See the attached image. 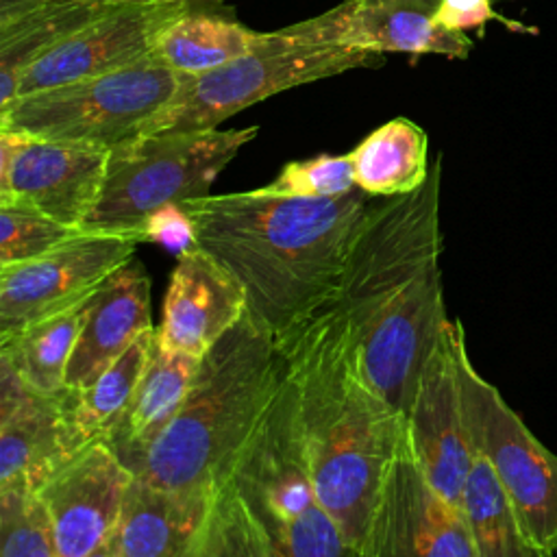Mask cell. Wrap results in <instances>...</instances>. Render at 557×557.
Segmentation results:
<instances>
[{"mask_svg":"<svg viewBox=\"0 0 557 557\" xmlns=\"http://www.w3.org/2000/svg\"><path fill=\"white\" fill-rule=\"evenodd\" d=\"M442 159L426 181L368 207L346 257L337 296L366 381L407 413L422 363L448 320L442 289Z\"/></svg>","mask_w":557,"mask_h":557,"instance_id":"cell-1","label":"cell"},{"mask_svg":"<svg viewBox=\"0 0 557 557\" xmlns=\"http://www.w3.org/2000/svg\"><path fill=\"white\" fill-rule=\"evenodd\" d=\"M355 189L335 198L276 196L261 187L181 200L198 246L242 283L248 313L281 346L339 292L352 237L372 205Z\"/></svg>","mask_w":557,"mask_h":557,"instance_id":"cell-2","label":"cell"},{"mask_svg":"<svg viewBox=\"0 0 557 557\" xmlns=\"http://www.w3.org/2000/svg\"><path fill=\"white\" fill-rule=\"evenodd\" d=\"M296 385L300 424L322 505L355 557H363L370 520L405 413L363 376L350 324L329 302L278 346Z\"/></svg>","mask_w":557,"mask_h":557,"instance_id":"cell-3","label":"cell"},{"mask_svg":"<svg viewBox=\"0 0 557 557\" xmlns=\"http://www.w3.org/2000/svg\"><path fill=\"white\" fill-rule=\"evenodd\" d=\"M342 529L320 500L300 424L296 385L285 379L211 483L191 557H346Z\"/></svg>","mask_w":557,"mask_h":557,"instance_id":"cell-4","label":"cell"},{"mask_svg":"<svg viewBox=\"0 0 557 557\" xmlns=\"http://www.w3.org/2000/svg\"><path fill=\"white\" fill-rule=\"evenodd\" d=\"M285 372V352L246 311L200 357L178 413L133 472L165 487L211 490L276 396Z\"/></svg>","mask_w":557,"mask_h":557,"instance_id":"cell-5","label":"cell"},{"mask_svg":"<svg viewBox=\"0 0 557 557\" xmlns=\"http://www.w3.org/2000/svg\"><path fill=\"white\" fill-rule=\"evenodd\" d=\"M352 0L263 35L250 52L202 74H183L170 104L144 128L178 133L218 128L235 113L292 87L357 67H379L383 52L352 44Z\"/></svg>","mask_w":557,"mask_h":557,"instance_id":"cell-6","label":"cell"},{"mask_svg":"<svg viewBox=\"0 0 557 557\" xmlns=\"http://www.w3.org/2000/svg\"><path fill=\"white\" fill-rule=\"evenodd\" d=\"M257 133L259 126L150 133L111 148L104 187L85 228L146 237L150 213L209 194L218 174Z\"/></svg>","mask_w":557,"mask_h":557,"instance_id":"cell-7","label":"cell"},{"mask_svg":"<svg viewBox=\"0 0 557 557\" xmlns=\"http://www.w3.org/2000/svg\"><path fill=\"white\" fill-rule=\"evenodd\" d=\"M181 78L150 54L107 74L15 96L0 107V131L115 148L144 133Z\"/></svg>","mask_w":557,"mask_h":557,"instance_id":"cell-8","label":"cell"},{"mask_svg":"<svg viewBox=\"0 0 557 557\" xmlns=\"http://www.w3.org/2000/svg\"><path fill=\"white\" fill-rule=\"evenodd\" d=\"M457 366L470 444L487 457L505 485L535 555H557V455L476 372L466 348L463 324L457 333Z\"/></svg>","mask_w":557,"mask_h":557,"instance_id":"cell-9","label":"cell"},{"mask_svg":"<svg viewBox=\"0 0 557 557\" xmlns=\"http://www.w3.org/2000/svg\"><path fill=\"white\" fill-rule=\"evenodd\" d=\"M363 557H479L461 505L426 476L407 418L376 494Z\"/></svg>","mask_w":557,"mask_h":557,"instance_id":"cell-10","label":"cell"},{"mask_svg":"<svg viewBox=\"0 0 557 557\" xmlns=\"http://www.w3.org/2000/svg\"><path fill=\"white\" fill-rule=\"evenodd\" d=\"M144 242L139 233L87 228L39 257L0 265V339L94 294Z\"/></svg>","mask_w":557,"mask_h":557,"instance_id":"cell-11","label":"cell"},{"mask_svg":"<svg viewBox=\"0 0 557 557\" xmlns=\"http://www.w3.org/2000/svg\"><path fill=\"white\" fill-rule=\"evenodd\" d=\"M111 148L0 131V200L83 226L100 200Z\"/></svg>","mask_w":557,"mask_h":557,"instance_id":"cell-12","label":"cell"},{"mask_svg":"<svg viewBox=\"0 0 557 557\" xmlns=\"http://www.w3.org/2000/svg\"><path fill=\"white\" fill-rule=\"evenodd\" d=\"M200 0H146L115 4L33 61L17 83V96L91 78L152 54L163 30Z\"/></svg>","mask_w":557,"mask_h":557,"instance_id":"cell-13","label":"cell"},{"mask_svg":"<svg viewBox=\"0 0 557 557\" xmlns=\"http://www.w3.org/2000/svg\"><path fill=\"white\" fill-rule=\"evenodd\" d=\"M133 479L111 442L91 440L41 485L59 557H107Z\"/></svg>","mask_w":557,"mask_h":557,"instance_id":"cell-14","label":"cell"},{"mask_svg":"<svg viewBox=\"0 0 557 557\" xmlns=\"http://www.w3.org/2000/svg\"><path fill=\"white\" fill-rule=\"evenodd\" d=\"M461 320H446L422 363L405 413L409 442L431 483L459 503L472 444L463 416L457 333Z\"/></svg>","mask_w":557,"mask_h":557,"instance_id":"cell-15","label":"cell"},{"mask_svg":"<svg viewBox=\"0 0 557 557\" xmlns=\"http://www.w3.org/2000/svg\"><path fill=\"white\" fill-rule=\"evenodd\" d=\"M0 490L41 485L85 446L65 409V396L30 389L0 359Z\"/></svg>","mask_w":557,"mask_h":557,"instance_id":"cell-16","label":"cell"},{"mask_svg":"<svg viewBox=\"0 0 557 557\" xmlns=\"http://www.w3.org/2000/svg\"><path fill=\"white\" fill-rule=\"evenodd\" d=\"M248 311V298L235 274L202 246L176 257L163 298L157 344L202 357Z\"/></svg>","mask_w":557,"mask_h":557,"instance_id":"cell-17","label":"cell"},{"mask_svg":"<svg viewBox=\"0 0 557 557\" xmlns=\"http://www.w3.org/2000/svg\"><path fill=\"white\" fill-rule=\"evenodd\" d=\"M211 490H176L135 474L107 557H191Z\"/></svg>","mask_w":557,"mask_h":557,"instance_id":"cell-18","label":"cell"},{"mask_svg":"<svg viewBox=\"0 0 557 557\" xmlns=\"http://www.w3.org/2000/svg\"><path fill=\"white\" fill-rule=\"evenodd\" d=\"M150 326V276L133 257L98 289L67 366V387L94 381Z\"/></svg>","mask_w":557,"mask_h":557,"instance_id":"cell-19","label":"cell"},{"mask_svg":"<svg viewBox=\"0 0 557 557\" xmlns=\"http://www.w3.org/2000/svg\"><path fill=\"white\" fill-rule=\"evenodd\" d=\"M442 0H352V44L376 52L466 59L472 39L437 22Z\"/></svg>","mask_w":557,"mask_h":557,"instance_id":"cell-20","label":"cell"},{"mask_svg":"<svg viewBox=\"0 0 557 557\" xmlns=\"http://www.w3.org/2000/svg\"><path fill=\"white\" fill-rule=\"evenodd\" d=\"M115 4L54 0L0 2V107L17 96L24 70Z\"/></svg>","mask_w":557,"mask_h":557,"instance_id":"cell-21","label":"cell"},{"mask_svg":"<svg viewBox=\"0 0 557 557\" xmlns=\"http://www.w3.org/2000/svg\"><path fill=\"white\" fill-rule=\"evenodd\" d=\"M200 357L183 350H157L135 389V396L111 435V446L135 470L141 455L168 429L178 413Z\"/></svg>","mask_w":557,"mask_h":557,"instance_id":"cell-22","label":"cell"},{"mask_svg":"<svg viewBox=\"0 0 557 557\" xmlns=\"http://www.w3.org/2000/svg\"><path fill=\"white\" fill-rule=\"evenodd\" d=\"M98 289L0 339V359L9 361L30 389L46 396L70 392L67 366Z\"/></svg>","mask_w":557,"mask_h":557,"instance_id":"cell-23","label":"cell"},{"mask_svg":"<svg viewBox=\"0 0 557 557\" xmlns=\"http://www.w3.org/2000/svg\"><path fill=\"white\" fill-rule=\"evenodd\" d=\"M357 189L372 198H392L418 189L429 172V137L409 117H394L350 152Z\"/></svg>","mask_w":557,"mask_h":557,"instance_id":"cell-24","label":"cell"},{"mask_svg":"<svg viewBox=\"0 0 557 557\" xmlns=\"http://www.w3.org/2000/svg\"><path fill=\"white\" fill-rule=\"evenodd\" d=\"M157 350V329H146L94 381L65 394V409L83 444L111 440Z\"/></svg>","mask_w":557,"mask_h":557,"instance_id":"cell-25","label":"cell"},{"mask_svg":"<svg viewBox=\"0 0 557 557\" xmlns=\"http://www.w3.org/2000/svg\"><path fill=\"white\" fill-rule=\"evenodd\" d=\"M263 35L222 13L198 7L163 30L152 57L178 74H202L250 52L261 44Z\"/></svg>","mask_w":557,"mask_h":557,"instance_id":"cell-26","label":"cell"},{"mask_svg":"<svg viewBox=\"0 0 557 557\" xmlns=\"http://www.w3.org/2000/svg\"><path fill=\"white\" fill-rule=\"evenodd\" d=\"M459 505L479 557H537L527 542L513 503L487 457L472 446Z\"/></svg>","mask_w":557,"mask_h":557,"instance_id":"cell-27","label":"cell"},{"mask_svg":"<svg viewBox=\"0 0 557 557\" xmlns=\"http://www.w3.org/2000/svg\"><path fill=\"white\" fill-rule=\"evenodd\" d=\"M0 557H59L52 518L39 492L0 490Z\"/></svg>","mask_w":557,"mask_h":557,"instance_id":"cell-28","label":"cell"},{"mask_svg":"<svg viewBox=\"0 0 557 557\" xmlns=\"http://www.w3.org/2000/svg\"><path fill=\"white\" fill-rule=\"evenodd\" d=\"M85 231L83 226L63 224L26 202L0 200V265L39 257Z\"/></svg>","mask_w":557,"mask_h":557,"instance_id":"cell-29","label":"cell"},{"mask_svg":"<svg viewBox=\"0 0 557 557\" xmlns=\"http://www.w3.org/2000/svg\"><path fill=\"white\" fill-rule=\"evenodd\" d=\"M276 196L298 198H335L357 189L355 170L348 154H318L305 161H289L276 178L261 187Z\"/></svg>","mask_w":557,"mask_h":557,"instance_id":"cell-30","label":"cell"},{"mask_svg":"<svg viewBox=\"0 0 557 557\" xmlns=\"http://www.w3.org/2000/svg\"><path fill=\"white\" fill-rule=\"evenodd\" d=\"M144 233H146V242L159 244L165 250L174 252L176 257L198 244L194 220L181 207V202L165 205L154 213H150L144 224Z\"/></svg>","mask_w":557,"mask_h":557,"instance_id":"cell-31","label":"cell"},{"mask_svg":"<svg viewBox=\"0 0 557 557\" xmlns=\"http://www.w3.org/2000/svg\"><path fill=\"white\" fill-rule=\"evenodd\" d=\"M490 20L503 22L511 30L522 33H535V28H527L524 24L509 20L492 9V0H442V7L437 11V22L450 30H470V28H483Z\"/></svg>","mask_w":557,"mask_h":557,"instance_id":"cell-32","label":"cell"},{"mask_svg":"<svg viewBox=\"0 0 557 557\" xmlns=\"http://www.w3.org/2000/svg\"><path fill=\"white\" fill-rule=\"evenodd\" d=\"M0 2H9V0H0ZM54 2H83V4H128V2H146V0H54ZM200 2H209V4H224L226 0H200Z\"/></svg>","mask_w":557,"mask_h":557,"instance_id":"cell-33","label":"cell"}]
</instances>
